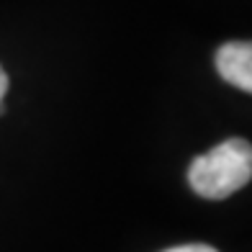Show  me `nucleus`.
<instances>
[{"label": "nucleus", "instance_id": "1", "mask_svg": "<svg viewBox=\"0 0 252 252\" xmlns=\"http://www.w3.org/2000/svg\"><path fill=\"white\" fill-rule=\"evenodd\" d=\"M252 178V147L245 139H226L211 152L196 157L188 167V183L201 198L221 201Z\"/></svg>", "mask_w": 252, "mask_h": 252}, {"label": "nucleus", "instance_id": "2", "mask_svg": "<svg viewBox=\"0 0 252 252\" xmlns=\"http://www.w3.org/2000/svg\"><path fill=\"white\" fill-rule=\"evenodd\" d=\"M216 70L229 85L252 90V47L250 41H229L216 52Z\"/></svg>", "mask_w": 252, "mask_h": 252}, {"label": "nucleus", "instance_id": "3", "mask_svg": "<svg viewBox=\"0 0 252 252\" xmlns=\"http://www.w3.org/2000/svg\"><path fill=\"white\" fill-rule=\"evenodd\" d=\"M165 252H219L209 245H180V247H173V250H165Z\"/></svg>", "mask_w": 252, "mask_h": 252}, {"label": "nucleus", "instance_id": "4", "mask_svg": "<svg viewBox=\"0 0 252 252\" xmlns=\"http://www.w3.org/2000/svg\"><path fill=\"white\" fill-rule=\"evenodd\" d=\"M5 93H8V75H5L3 67H0V111H3V98H5Z\"/></svg>", "mask_w": 252, "mask_h": 252}]
</instances>
